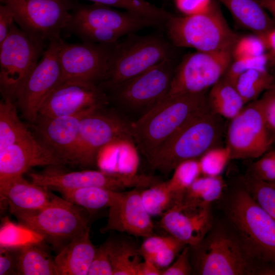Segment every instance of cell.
I'll list each match as a JSON object with an SVG mask.
<instances>
[{
  "mask_svg": "<svg viewBox=\"0 0 275 275\" xmlns=\"http://www.w3.org/2000/svg\"><path fill=\"white\" fill-rule=\"evenodd\" d=\"M226 213L232 231L259 275H275V220L243 187L230 197Z\"/></svg>",
  "mask_w": 275,
  "mask_h": 275,
  "instance_id": "1",
  "label": "cell"
},
{
  "mask_svg": "<svg viewBox=\"0 0 275 275\" xmlns=\"http://www.w3.org/2000/svg\"><path fill=\"white\" fill-rule=\"evenodd\" d=\"M207 92L166 96L132 124L133 143L149 163L161 145L197 114L208 107Z\"/></svg>",
  "mask_w": 275,
  "mask_h": 275,
  "instance_id": "2",
  "label": "cell"
},
{
  "mask_svg": "<svg viewBox=\"0 0 275 275\" xmlns=\"http://www.w3.org/2000/svg\"><path fill=\"white\" fill-rule=\"evenodd\" d=\"M223 118L208 107L200 112L170 136L149 163L151 168L168 176L182 162L200 158L220 146Z\"/></svg>",
  "mask_w": 275,
  "mask_h": 275,
  "instance_id": "3",
  "label": "cell"
},
{
  "mask_svg": "<svg viewBox=\"0 0 275 275\" xmlns=\"http://www.w3.org/2000/svg\"><path fill=\"white\" fill-rule=\"evenodd\" d=\"M177 64L176 57L169 58L125 81L99 86L108 105L132 124L167 95Z\"/></svg>",
  "mask_w": 275,
  "mask_h": 275,
  "instance_id": "4",
  "label": "cell"
},
{
  "mask_svg": "<svg viewBox=\"0 0 275 275\" xmlns=\"http://www.w3.org/2000/svg\"><path fill=\"white\" fill-rule=\"evenodd\" d=\"M163 29L175 47L203 52L232 51L240 36L228 24L217 0H212L205 10L196 14H172Z\"/></svg>",
  "mask_w": 275,
  "mask_h": 275,
  "instance_id": "5",
  "label": "cell"
},
{
  "mask_svg": "<svg viewBox=\"0 0 275 275\" xmlns=\"http://www.w3.org/2000/svg\"><path fill=\"white\" fill-rule=\"evenodd\" d=\"M149 27L160 29L154 21L129 11L98 3L83 5L76 2L64 31L82 42L111 44L125 35Z\"/></svg>",
  "mask_w": 275,
  "mask_h": 275,
  "instance_id": "6",
  "label": "cell"
},
{
  "mask_svg": "<svg viewBox=\"0 0 275 275\" xmlns=\"http://www.w3.org/2000/svg\"><path fill=\"white\" fill-rule=\"evenodd\" d=\"M175 47L161 33L139 36L128 34L114 46L106 79L99 86L115 85L137 76L161 63L176 57Z\"/></svg>",
  "mask_w": 275,
  "mask_h": 275,
  "instance_id": "7",
  "label": "cell"
},
{
  "mask_svg": "<svg viewBox=\"0 0 275 275\" xmlns=\"http://www.w3.org/2000/svg\"><path fill=\"white\" fill-rule=\"evenodd\" d=\"M193 249V269L201 275H259L235 234L224 229L208 234Z\"/></svg>",
  "mask_w": 275,
  "mask_h": 275,
  "instance_id": "8",
  "label": "cell"
},
{
  "mask_svg": "<svg viewBox=\"0 0 275 275\" xmlns=\"http://www.w3.org/2000/svg\"><path fill=\"white\" fill-rule=\"evenodd\" d=\"M106 105L93 108L82 117L74 164L95 166L99 153L107 145L119 142L133 143L132 123Z\"/></svg>",
  "mask_w": 275,
  "mask_h": 275,
  "instance_id": "9",
  "label": "cell"
},
{
  "mask_svg": "<svg viewBox=\"0 0 275 275\" xmlns=\"http://www.w3.org/2000/svg\"><path fill=\"white\" fill-rule=\"evenodd\" d=\"M79 207L53 195L50 204L37 210L13 214L21 224L61 250L89 227Z\"/></svg>",
  "mask_w": 275,
  "mask_h": 275,
  "instance_id": "10",
  "label": "cell"
},
{
  "mask_svg": "<svg viewBox=\"0 0 275 275\" xmlns=\"http://www.w3.org/2000/svg\"><path fill=\"white\" fill-rule=\"evenodd\" d=\"M44 52V44L30 37L14 21L8 36L0 44L2 98H10L15 102Z\"/></svg>",
  "mask_w": 275,
  "mask_h": 275,
  "instance_id": "11",
  "label": "cell"
},
{
  "mask_svg": "<svg viewBox=\"0 0 275 275\" xmlns=\"http://www.w3.org/2000/svg\"><path fill=\"white\" fill-rule=\"evenodd\" d=\"M12 11L14 21L33 39L43 44L60 37L75 0H0Z\"/></svg>",
  "mask_w": 275,
  "mask_h": 275,
  "instance_id": "12",
  "label": "cell"
},
{
  "mask_svg": "<svg viewBox=\"0 0 275 275\" xmlns=\"http://www.w3.org/2000/svg\"><path fill=\"white\" fill-rule=\"evenodd\" d=\"M232 61L231 51L186 54L175 68L166 96L206 92L223 77Z\"/></svg>",
  "mask_w": 275,
  "mask_h": 275,
  "instance_id": "13",
  "label": "cell"
},
{
  "mask_svg": "<svg viewBox=\"0 0 275 275\" xmlns=\"http://www.w3.org/2000/svg\"><path fill=\"white\" fill-rule=\"evenodd\" d=\"M230 120L226 146L231 159L258 158L270 150L273 143L258 99L246 103Z\"/></svg>",
  "mask_w": 275,
  "mask_h": 275,
  "instance_id": "14",
  "label": "cell"
},
{
  "mask_svg": "<svg viewBox=\"0 0 275 275\" xmlns=\"http://www.w3.org/2000/svg\"><path fill=\"white\" fill-rule=\"evenodd\" d=\"M115 43L70 44L62 40L59 52L61 68L59 84L80 80L99 86L107 77Z\"/></svg>",
  "mask_w": 275,
  "mask_h": 275,
  "instance_id": "15",
  "label": "cell"
},
{
  "mask_svg": "<svg viewBox=\"0 0 275 275\" xmlns=\"http://www.w3.org/2000/svg\"><path fill=\"white\" fill-rule=\"evenodd\" d=\"M62 39H53L30 74L15 103L23 118L32 124L36 121L45 98L59 84L61 68L59 52Z\"/></svg>",
  "mask_w": 275,
  "mask_h": 275,
  "instance_id": "16",
  "label": "cell"
},
{
  "mask_svg": "<svg viewBox=\"0 0 275 275\" xmlns=\"http://www.w3.org/2000/svg\"><path fill=\"white\" fill-rule=\"evenodd\" d=\"M29 177L33 182L59 192L91 186L122 191L141 188L145 183L143 175L97 170L63 172L51 169L30 173Z\"/></svg>",
  "mask_w": 275,
  "mask_h": 275,
  "instance_id": "17",
  "label": "cell"
},
{
  "mask_svg": "<svg viewBox=\"0 0 275 275\" xmlns=\"http://www.w3.org/2000/svg\"><path fill=\"white\" fill-rule=\"evenodd\" d=\"M103 105H108L107 99L99 86L80 80H67L51 91L42 103L38 115L68 116Z\"/></svg>",
  "mask_w": 275,
  "mask_h": 275,
  "instance_id": "18",
  "label": "cell"
},
{
  "mask_svg": "<svg viewBox=\"0 0 275 275\" xmlns=\"http://www.w3.org/2000/svg\"><path fill=\"white\" fill-rule=\"evenodd\" d=\"M160 216V227L168 234L190 247L200 243L212 228L210 205L182 200Z\"/></svg>",
  "mask_w": 275,
  "mask_h": 275,
  "instance_id": "19",
  "label": "cell"
},
{
  "mask_svg": "<svg viewBox=\"0 0 275 275\" xmlns=\"http://www.w3.org/2000/svg\"><path fill=\"white\" fill-rule=\"evenodd\" d=\"M141 189L117 191L108 207L107 223L101 232L115 231L143 238L154 234L152 216L142 202Z\"/></svg>",
  "mask_w": 275,
  "mask_h": 275,
  "instance_id": "20",
  "label": "cell"
},
{
  "mask_svg": "<svg viewBox=\"0 0 275 275\" xmlns=\"http://www.w3.org/2000/svg\"><path fill=\"white\" fill-rule=\"evenodd\" d=\"M93 108L68 116L47 117L38 115L33 124L37 137L64 164H74L81 119Z\"/></svg>",
  "mask_w": 275,
  "mask_h": 275,
  "instance_id": "21",
  "label": "cell"
},
{
  "mask_svg": "<svg viewBox=\"0 0 275 275\" xmlns=\"http://www.w3.org/2000/svg\"><path fill=\"white\" fill-rule=\"evenodd\" d=\"M63 164L53 152L33 134L0 150V184L22 176L32 167Z\"/></svg>",
  "mask_w": 275,
  "mask_h": 275,
  "instance_id": "22",
  "label": "cell"
},
{
  "mask_svg": "<svg viewBox=\"0 0 275 275\" xmlns=\"http://www.w3.org/2000/svg\"><path fill=\"white\" fill-rule=\"evenodd\" d=\"M53 194L44 186L19 176L0 184L1 203L13 214L41 209L51 202Z\"/></svg>",
  "mask_w": 275,
  "mask_h": 275,
  "instance_id": "23",
  "label": "cell"
},
{
  "mask_svg": "<svg viewBox=\"0 0 275 275\" xmlns=\"http://www.w3.org/2000/svg\"><path fill=\"white\" fill-rule=\"evenodd\" d=\"M96 248L90 228L73 238L54 257L58 275H87Z\"/></svg>",
  "mask_w": 275,
  "mask_h": 275,
  "instance_id": "24",
  "label": "cell"
},
{
  "mask_svg": "<svg viewBox=\"0 0 275 275\" xmlns=\"http://www.w3.org/2000/svg\"><path fill=\"white\" fill-rule=\"evenodd\" d=\"M241 27L263 38L275 27V21L259 0H217Z\"/></svg>",
  "mask_w": 275,
  "mask_h": 275,
  "instance_id": "25",
  "label": "cell"
},
{
  "mask_svg": "<svg viewBox=\"0 0 275 275\" xmlns=\"http://www.w3.org/2000/svg\"><path fill=\"white\" fill-rule=\"evenodd\" d=\"M185 246L182 241L169 234H154L144 238L138 250L144 260L152 262L163 270L173 263Z\"/></svg>",
  "mask_w": 275,
  "mask_h": 275,
  "instance_id": "26",
  "label": "cell"
},
{
  "mask_svg": "<svg viewBox=\"0 0 275 275\" xmlns=\"http://www.w3.org/2000/svg\"><path fill=\"white\" fill-rule=\"evenodd\" d=\"M207 98L212 112L230 120L236 116L246 104L235 85L223 77L210 88Z\"/></svg>",
  "mask_w": 275,
  "mask_h": 275,
  "instance_id": "27",
  "label": "cell"
},
{
  "mask_svg": "<svg viewBox=\"0 0 275 275\" xmlns=\"http://www.w3.org/2000/svg\"><path fill=\"white\" fill-rule=\"evenodd\" d=\"M16 249L18 274L58 275L54 259L36 243Z\"/></svg>",
  "mask_w": 275,
  "mask_h": 275,
  "instance_id": "28",
  "label": "cell"
},
{
  "mask_svg": "<svg viewBox=\"0 0 275 275\" xmlns=\"http://www.w3.org/2000/svg\"><path fill=\"white\" fill-rule=\"evenodd\" d=\"M17 108L10 98L0 101V150L33 134L19 118Z\"/></svg>",
  "mask_w": 275,
  "mask_h": 275,
  "instance_id": "29",
  "label": "cell"
},
{
  "mask_svg": "<svg viewBox=\"0 0 275 275\" xmlns=\"http://www.w3.org/2000/svg\"><path fill=\"white\" fill-rule=\"evenodd\" d=\"M60 193L66 200L92 213L102 208L109 207L117 191L100 187L91 186L62 190Z\"/></svg>",
  "mask_w": 275,
  "mask_h": 275,
  "instance_id": "30",
  "label": "cell"
},
{
  "mask_svg": "<svg viewBox=\"0 0 275 275\" xmlns=\"http://www.w3.org/2000/svg\"><path fill=\"white\" fill-rule=\"evenodd\" d=\"M224 188L225 182L221 176H200L186 190L182 201L210 205L221 197Z\"/></svg>",
  "mask_w": 275,
  "mask_h": 275,
  "instance_id": "31",
  "label": "cell"
},
{
  "mask_svg": "<svg viewBox=\"0 0 275 275\" xmlns=\"http://www.w3.org/2000/svg\"><path fill=\"white\" fill-rule=\"evenodd\" d=\"M113 275H137L140 261L138 248L126 241L107 240Z\"/></svg>",
  "mask_w": 275,
  "mask_h": 275,
  "instance_id": "32",
  "label": "cell"
},
{
  "mask_svg": "<svg viewBox=\"0 0 275 275\" xmlns=\"http://www.w3.org/2000/svg\"><path fill=\"white\" fill-rule=\"evenodd\" d=\"M274 82V76L267 69H254L240 74L234 85L246 104L257 99Z\"/></svg>",
  "mask_w": 275,
  "mask_h": 275,
  "instance_id": "33",
  "label": "cell"
},
{
  "mask_svg": "<svg viewBox=\"0 0 275 275\" xmlns=\"http://www.w3.org/2000/svg\"><path fill=\"white\" fill-rule=\"evenodd\" d=\"M110 7L125 10L151 20L163 28L172 13L145 0H89Z\"/></svg>",
  "mask_w": 275,
  "mask_h": 275,
  "instance_id": "34",
  "label": "cell"
},
{
  "mask_svg": "<svg viewBox=\"0 0 275 275\" xmlns=\"http://www.w3.org/2000/svg\"><path fill=\"white\" fill-rule=\"evenodd\" d=\"M141 196L146 209L151 216H161L180 202L168 188L166 182L160 181L142 189Z\"/></svg>",
  "mask_w": 275,
  "mask_h": 275,
  "instance_id": "35",
  "label": "cell"
},
{
  "mask_svg": "<svg viewBox=\"0 0 275 275\" xmlns=\"http://www.w3.org/2000/svg\"><path fill=\"white\" fill-rule=\"evenodd\" d=\"M241 183L257 204L275 220V183L263 181L249 173L241 178Z\"/></svg>",
  "mask_w": 275,
  "mask_h": 275,
  "instance_id": "36",
  "label": "cell"
},
{
  "mask_svg": "<svg viewBox=\"0 0 275 275\" xmlns=\"http://www.w3.org/2000/svg\"><path fill=\"white\" fill-rule=\"evenodd\" d=\"M200 174L199 160L184 161L174 170L172 177L166 181L167 186L179 201H182L186 190Z\"/></svg>",
  "mask_w": 275,
  "mask_h": 275,
  "instance_id": "37",
  "label": "cell"
},
{
  "mask_svg": "<svg viewBox=\"0 0 275 275\" xmlns=\"http://www.w3.org/2000/svg\"><path fill=\"white\" fill-rule=\"evenodd\" d=\"M230 160V151L227 146L211 148L199 159L201 174L213 177L221 176Z\"/></svg>",
  "mask_w": 275,
  "mask_h": 275,
  "instance_id": "38",
  "label": "cell"
},
{
  "mask_svg": "<svg viewBox=\"0 0 275 275\" xmlns=\"http://www.w3.org/2000/svg\"><path fill=\"white\" fill-rule=\"evenodd\" d=\"M264 39L257 35L240 36L232 50L233 60L255 57L266 53Z\"/></svg>",
  "mask_w": 275,
  "mask_h": 275,
  "instance_id": "39",
  "label": "cell"
},
{
  "mask_svg": "<svg viewBox=\"0 0 275 275\" xmlns=\"http://www.w3.org/2000/svg\"><path fill=\"white\" fill-rule=\"evenodd\" d=\"M269 63H271V60L267 52L258 57L233 60L223 77L234 85L238 77L243 72L254 69H267Z\"/></svg>",
  "mask_w": 275,
  "mask_h": 275,
  "instance_id": "40",
  "label": "cell"
},
{
  "mask_svg": "<svg viewBox=\"0 0 275 275\" xmlns=\"http://www.w3.org/2000/svg\"><path fill=\"white\" fill-rule=\"evenodd\" d=\"M266 127L273 144H275V82L258 99Z\"/></svg>",
  "mask_w": 275,
  "mask_h": 275,
  "instance_id": "41",
  "label": "cell"
},
{
  "mask_svg": "<svg viewBox=\"0 0 275 275\" xmlns=\"http://www.w3.org/2000/svg\"><path fill=\"white\" fill-rule=\"evenodd\" d=\"M87 275H113V265L107 241L96 248Z\"/></svg>",
  "mask_w": 275,
  "mask_h": 275,
  "instance_id": "42",
  "label": "cell"
},
{
  "mask_svg": "<svg viewBox=\"0 0 275 275\" xmlns=\"http://www.w3.org/2000/svg\"><path fill=\"white\" fill-rule=\"evenodd\" d=\"M274 168V150H269L252 163L248 173L263 181L272 182Z\"/></svg>",
  "mask_w": 275,
  "mask_h": 275,
  "instance_id": "43",
  "label": "cell"
},
{
  "mask_svg": "<svg viewBox=\"0 0 275 275\" xmlns=\"http://www.w3.org/2000/svg\"><path fill=\"white\" fill-rule=\"evenodd\" d=\"M190 248L186 245L176 260L162 270V275H188L193 269L190 262Z\"/></svg>",
  "mask_w": 275,
  "mask_h": 275,
  "instance_id": "44",
  "label": "cell"
},
{
  "mask_svg": "<svg viewBox=\"0 0 275 275\" xmlns=\"http://www.w3.org/2000/svg\"><path fill=\"white\" fill-rule=\"evenodd\" d=\"M18 274L16 248L1 247L0 275Z\"/></svg>",
  "mask_w": 275,
  "mask_h": 275,
  "instance_id": "45",
  "label": "cell"
},
{
  "mask_svg": "<svg viewBox=\"0 0 275 275\" xmlns=\"http://www.w3.org/2000/svg\"><path fill=\"white\" fill-rule=\"evenodd\" d=\"M212 0H174L177 8L183 14L188 15L205 10Z\"/></svg>",
  "mask_w": 275,
  "mask_h": 275,
  "instance_id": "46",
  "label": "cell"
},
{
  "mask_svg": "<svg viewBox=\"0 0 275 275\" xmlns=\"http://www.w3.org/2000/svg\"><path fill=\"white\" fill-rule=\"evenodd\" d=\"M14 14L11 9L5 4L0 6V44L8 36L14 22Z\"/></svg>",
  "mask_w": 275,
  "mask_h": 275,
  "instance_id": "47",
  "label": "cell"
},
{
  "mask_svg": "<svg viewBox=\"0 0 275 275\" xmlns=\"http://www.w3.org/2000/svg\"><path fill=\"white\" fill-rule=\"evenodd\" d=\"M162 270L152 262L144 260L139 264L137 275H162Z\"/></svg>",
  "mask_w": 275,
  "mask_h": 275,
  "instance_id": "48",
  "label": "cell"
},
{
  "mask_svg": "<svg viewBox=\"0 0 275 275\" xmlns=\"http://www.w3.org/2000/svg\"><path fill=\"white\" fill-rule=\"evenodd\" d=\"M271 63L275 61V27L268 31L263 38Z\"/></svg>",
  "mask_w": 275,
  "mask_h": 275,
  "instance_id": "49",
  "label": "cell"
},
{
  "mask_svg": "<svg viewBox=\"0 0 275 275\" xmlns=\"http://www.w3.org/2000/svg\"><path fill=\"white\" fill-rule=\"evenodd\" d=\"M264 9L271 15L275 21V0H259Z\"/></svg>",
  "mask_w": 275,
  "mask_h": 275,
  "instance_id": "50",
  "label": "cell"
},
{
  "mask_svg": "<svg viewBox=\"0 0 275 275\" xmlns=\"http://www.w3.org/2000/svg\"><path fill=\"white\" fill-rule=\"evenodd\" d=\"M274 170H273L272 183H275V150H274Z\"/></svg>",
  "mask_w": 275,
  "mask_h": 275,
  "instance_id": "51",
  "label": "cell"
},
{
  "mask_svg": "<svg viewBox=\"0 0 275 275\" xmlns=\"http://www.w3.org/2000/svg\"><path fill=\"white\" fill-rule=\"evenodd\" d=\"M272 63H273L274 65H275V61H274Z\"/></svg>",
  "mask_w": 275,
  "mask_h": 275,
  "instance_id": "52",
  "label": "cell"
}]
</instances>
